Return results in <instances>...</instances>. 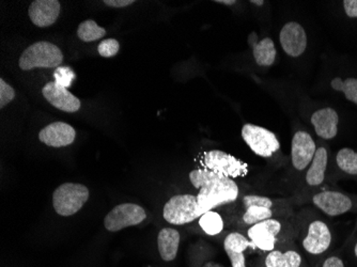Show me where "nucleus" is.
<instances>
[{
    "mask_svg": "<svg viewBox=\"0 0 357 267\" xmlns=\"http://www.w3.org/2000/svg\"><path fill=\"white\" fill-rule=\"evenodd\" d=\"M190 181L199 190L196 198L202 215L218 206L232 204L238 199V188L232 178L202 168L190 171Z\"/></svg>",
    "mask_w": 357,
    "mask_h": 267,
    "instance_id": "1",
    "label": "nucleus"
},
{
    "mask_svg": "<svg viewBox=\"0 0 357 267\" xmlns=\"http://www.w3.org/2000/svg\"><path fill=\"white\" fill-rule=\"evenodd\" d=\"M63 61V54L55 44L40 41L26 48L19 60V66L23 71L42 68L54 69L59 68Z\"/></svg>",
    "mask_w": 357,
    "mask_h": 267,
    "instance_id": "2",
    "label": "nucleus"
},
{
    "mask_svg": "<svg viewBox=\"0 0 357 267\" xmlns=\"http://www.w3.org/2000/svg\"><path fill=\"white\" fill-rule=\"evenodd\" d=\"M89 199V190L83 184L64 183L54 192L53 206L60 216L76 214Z\"/></svg>",
    "mask_w": 357,
    "mask_h": 267,
    "instance_id": "3",
    "label": "nucleus"
},
{
    "mask_svg": "<svg viewBox=\"0 0 357 267\" xmlns=\"http://www.w3.org/2000/svg\"><path fill=\"white\" fill-rule=\"evenodd\" d=\"M202 216L197 198L194 194H176L170 198L164 206V220L170 224L183 226Z\"/></svg>",
    "mask_w": 357,
    "mask_h": 267,
    "instance_id": "4",
    "label": "nucleus"
},
{
    "mask_svg": "<svg viewBox=\"0 0 357 267\" xmlns=\"http://www.w3.org/2000/svg\"><path fill=\"white\" fill-rule=\"evenodd\" d=\"M202 165L204 169L232 180L246 176L248 174V164L220 150L206 152L202 158Z\"/></svg>",
    "mask_w": 357,
    "mask_h": 267,
    "instance_id": "5",
    "label": "nucleus"
},
{
    "mask_svg": "<svg viewBox=\"0 0 357 267\" xmlns=\"http://www.w3.org/2000/svg\"><path fill=\"white\" fill-rule=\"evenodd\" d=\"M242 138L250 150L260 158H272L280 151V144L276 135L262 126L245 124L242 128Z\"/></svg>",
    "mask_w": 357,
    "mask_h": 267,
    "instance_id": "6",
    "label": "nucleus"
},
{
    "mask_svg": "<svg viewBox=\"0 0 357 267\" xmlns=\"http://www.w3.org/2000/svg\"><path fill=\"white\" fill-rule=\"evenodd\" d=\"M333 244V232L324 220H314L307 227L306 234L302 241L303 249L310 257L323 256L330 250Z\"/></svg>",
    "mask_w": 357,
    "mask_h": 267,
    "instance_id": "7",
    "label": "nucleus"
},
{
    "mask_svg": "<svg viewBox=\"0 0 357 267\" xmlns=\"http://www.w3.org/2000/svg\"><path fill=\"white\" fill-rule=\"evenodd\" d=\"M312 202L328 217L342 216L355 208L354 199L338 190H321L312 196Z\"/></svg>",
    "mask_w": 357,
    "mask_h": 267,
    "instance_id": "8",
    "label": "nucleus"
},
{
    "mask_svg": "<svg viewBox=\"0 0 357 267\" xmlns=\"http://www.w3.org/2000/svg\"><path fill=\"white\" fill-rule=\"evenodd\" d=\"M147 214L142 206L134 204H122L112 208L104 220L106 230L118 232L128 227L137 226L146 220Z\"/></svg>",
    "mask_w": 357,
    "mask_h": 267,
    "instance_id": "9",
    "label": "nucleus"
},
{
    "mask_svg": "<svg viewBox=\"0 0 357 267\" xmlns=\"http://www.w3.org/2000/svg\"><path fill=\"white\" fill-rule=\"evenodd\" d=\"M317 144L310 132L298 130L291 144V160L298 171H304L314 160Z\"/></svg>",
    "mask_w": 357,
    "mask_h": 267,
    "instance_id": "10",
    "label": "nucleus"
},
{
    "mask_svg": "<svg viewBox=\"0 0 357 267\" xmlns=\"http://www.w3.org/2000/svg\"><path fill=\"white\" fill-rule=\"evenodd\" d=\"M282 229V224L280 220L270 218L250 227L248 231V238L256 248L262 252H272L276 246Z\"/></svg>",
    "mask_w": 357,
    "mask_h": 267,
    "instance_id": "11",
    "label": "nucleus"
},
{
    "mask_svg": "<svg viewBox=\"0 0 357 267\" xmlns=\"http://www.w3.org/2000/svg\"><path fill=\"white\" fill-rule=\"evenodd\" d=\"M280 42L282 49L290 57H300L306 51V30L296 22H289L280 30Z\"/></svg>",
    "mask_w": 357,
    "mask_h": 267,
    "instance_id": "12",
    "label": "nucleus"
},
{
    "mask_svg": "<svg viewBox=\"0 0 357 267\" xmlns=\"http://www.w3.org/2000/svg\"><path fill=\"white\" fill-rule=\"evenodd\" d=\"M310 123L314 126L317 136L323 140H333L339 132L340 116L331 106L319 108L310 116Z\"/></svg>",
    "mask_w": 357,
    "mask_h": 267,
    "instance_id": "13",
    "label": "nucleus"
},
{
    "mask_svg": "<svg viewBox=\"0 0 357 267\" xmlns=\"http://www.w3.org/2000/svg\"><path fill=\"white\" fill-rule=\"evenodd\" d=\"M42 94L46 101L54 107L64 112H76L80 109L79 100L71 93L67 88L61 87L57 82H50L44 86Z\"/></svg>",
    "mask_w": 357,
    "mask_h": 267,
    "instance_id": "14",
    "label": "nucleus"
},
{
    "mask_svg": "<svg viewBox=\"0 0 357 267\" xmlns=\"http://www.w3.org/2000/svg\"><path fill=\"white\" fill-rule=\"evenodd\" d=\"M76 132L70 124L64 122H54L41 130L39 139L52 148L68 146L75 142Z\"/></svg>",
    "mask_w": 357,
    "mask_h": 267,
    "instance_id": "15",
    "label": "nucleus"
},
{
    "mask_svg": "<svg viewBox=\"0 0 357 267\" xmlns=\"http://www.w3.org/2000/svg\"><path fill=\"white\" fill-rule=\"evenodd\" d=\"M60 9L61 6L58 0H36L30 5L28 14L37 27L45 28L56 23Z\"/></svg>",
    "mask_w": 357,
    "mask_h": 267,
    "instance_id": "16",
    "label": "nucleus"
},
{
    "mask_svg": "<svg viewBox=\"0 0 357 267\" xmlns=\"http://www.w3.org/2000/svg\"><path fill=\"white\" fill-rule=\"evenodd\" d=\"M250 247H255L254 243L241 233H230L226 236L224 241V249L231 262L232 267H246L244 252Z\"/></svg>",
    "mask_w": 357,
    "mask_h": 267,
    "instance_id": "17",
    "label": "nucleus"
},
{
    "mask_svg": "<svg viewBox=\"0 0 357 267\" xmlns=\"http://www.w3.org/2000/svg\"><path fill=\"white\" fill-rule=\"evenodd\" d=\"M330 154L326 146H321L317 148L316 154L312 164L307 169L305 181L310 188H319L323 185L326 181V170H328Z\"/></svg>",
    "mask_w": 357,
    "mask_h": 267,
    "instance_id": "18",
    "label": "nucleus"
},
{
    "mask_svg": "<svg viewBox=\"0 0 357 267\" xmlns=\"http://www.w3.org/2000/svg\"><path fill=\"white\" fill-rule=\"evenodd\" d=\"M158 246L160 258L166 262H172L178 256L180 233L174 228L162 229L158 233Z\"/></svg>",
    "mask_w": 357,
    "mask_h": 267,
    "instance_id": "19",
    "label": "nucleus"
},
{
    "mask_svg": "<svg viewBox=\"0 0 357 267\" xmlns=\"http://www.w3.org/2000/svg\"><path fill=\"white\" fill-rule=\"evenodd\" d=\"M266 267H303V258L296 250L282 252L274 249L268 252L264 261Z\"/></svg>",
    "mask_w": 357,
    "mask_h": 267,
    "instance_id": "20",
    "label": "nucleus"
},
{
    "mask_svg": "<svg viewBox=\"0 0 357 267\" xmlns=\"http://www.w3.org/2000/svg\"><path fill=\"white\" fill-rule=\"evenodd\" d=\"M330 86L333 91L342 93L347 101L357 106V77L335 76L331 79Z\"/></svg>",
    "mask_w": 357,
    "mask_h": 267,
    "instance_id": "21",
    "label": "nucleus"
},
{
    "mask_svg": "<svg viewBox=\"0 0 357 267\" xmlns=\"http://www.w3.org/2000/svg\"><path fill=\"white\" fill-rule=\"evenodd\" d=\"M252 51H254V58L256 63L259 66H271L274 64L276 59V47H275L274 42L271 38H264L258 43L252 45Z\"/></svg>",
    "mask_w": 357,
    "mask_h": 267,
    "instance_id": "22",
    "label": "nucleus"
},
{
    "mask_svg": "<svg viewBox=\"0 0 357 267\" xmlns=\"http://www.w3.org/2000/svg\"><path fill=\"white\" fill-rule=\"evenodd\" d=\"M335 162L342 174L357 176V152L353 148H340L335 156Z\"/></svg>",
    "mask_w": 357,
    "mask_h": 267,
    "instance_id": "23",
    "label": "nucleus"
},
{
    "mask_svg": "<svg viewBox=\"0 0 357 267\" xmlns=\"http://www.w3.org/2000/svg\"><path fill=\"white\" fill-rule=\"evenodd\" d=\"M199 224L208 236H218L224 229L222 216L214 211L204 213L199 218Z\"/></svg>",
    "mask_w": 357,
    "mask_h": 267,
    "instance_id": "24",
    "label": "nucleus"
},
{
    "mask_svg": "<svg viewBox=\"0 0 357 267\" xmlns=\"http://www.w3.org/2000/svg\"><path fill=\"white\" fill-rule=\"evenodd\" d=\"M106 35V30L92 20L83 22L77 28V37L84 42H93Z\"/></svg>",
    "mask_w": 357,
    "mask_h": 267,
    "instance_id": "25",
    "label": "nucleus"
},
{
    "mask_svg": "<svg viewBox=\"0 0 357 267\" xmlns=\"http://www.w3.org/2000/svg\"><path fill=\"white\" fill-rule=\"evenodd\" d=\"M272 217V208L262 206H250L245 208V213L243 215V222L248 226H254L264 220H270Z\"/></svg>",
    "mask_w": 357,
    "mask_h": 267,
    "instance_id": "26",
    "label": "nucleus"
},
{
    "mask_svg": "<svg viewBox=\"0 0 357 267\" xmlns=\"http://www.w3.org/2000/svg\"><path fill=\"white\" fill-rule=\"evenodd\" d=\"M54 78L58 85L68 89L71 87L72 82L75 79V73L69 66H59L54 72Z\"/></svg>",
    "mask_w": 357,
    "mask_h": 267,
    "instance_id": "27",
    "label": "nucleus"
},
{
    "mask_svg": "<svg viewBox=\"0 0 357 267\" xmlns=\"http://www.w3.org/2000/svg\"><path fill=\"white\" fill-rule=\"evenodd\" d=\"M120 49L119 42L116 39L103 40L98 46V52L104 58H112L117 55Z\"/></svg>",
    "mask_w": 357,
    "mask_h": 267,
    "instance_id": "28",
    "label": "nucleus"
},
{
    "mask_svg": "<svg viewBox=\"0 0 357 267\" xmlns=\"http://www.w3.org/2000/svg\"><path fill=\"white\" fill-rule=\"evenodd\" d=\"M14 98H15V91L13 88L1 78L0 79V108H5L8 104L13 101Z\"/></svg>",
    "mask_w": 357,
    "mask_h": 267,
    "instance_id": "29",
    "label": "nucleus"
},
{
    "mask_svg": "<svg viewBox=\"0 0 357 267\" xmlns=\"http://www.w3.org/2000/svg\"><path fill=\"white\" fill-rule=\"evenodd\" d=\"M243 204L244 208H248L250 206H262L268 208H273L272 199L268 197L257 196V194H248V196L243 198Z\"/></svg>",
    "mask_w": 357,
    "mask_h": 267,
    "instance_id": "30",
    "label": "nucleus"
},
{
    "mask_svg": "<svg viewBox=\"0 0 357 267\" xmlns=\"http://www.w3.org/2000/svg\"><path fill=\"white\" fill-rule=\"evenodd\" d=\"M342 3L349 19H357V0H344Z\"/></svg>",
    "mask_w": 357,
    "mask_h": 267,
    "instance_id": "31",
    "label": "nucleus"
},
{
    "mask_svg": "<svg viewBox=\"0 0 357 267\" xmlns=\"http://www.w3.org/2000/svg\"><path fill=\"white\" fill-rule=\"evenodd\" d=\"M321 267H346V264H344V259L342 257L332 254V256H328V258L324 259Z\"/></svg>",
    "mask_w": 357,
    "mask_h": 267,
    "instance_id": "32",
    "label": "nucleus"
},
{
    "mask_svg": "<svg viewBox=\"0 0 357 267\" xmlns=\"http://www.w3.org/2000/svg\"><path fill=\"white\" fill-rule=\"evenodd\" d=\"M103 3L108 7L124 8L133 5L135 1L134 0H104Z\"/></svg>",
    "mask_w": 357,
    "mask_h": 267,
    "instance_id": "33",
    "label": "nucleus"
},
{
    "mask_svg": "<svg viewBox=\"0 0 357 267\" xmlns=\"http://www.w3.org/2000/svg\"><path fill=\"white\" fill-rule=\"evenodd\" d=\"M215 3H222V5L231 6L236 3V0H216Z\"/></svg>",
    "mask_w": 357,
    "mask_h": 267,
    "instance_id": "34",
    "label": "nucleus"
},
{
    "mask_svg": "<svg viewBox=\"0 0 357 267\" xmlns=\"http://www.w3.org/2000/svg\"><path fill=\"white\" fill-rule=\"evenodd\" d=\"M204 267H225V266H222V265H220V264H218V263H215V262H208L204 265Z\"/></svg>",
    "mask_w": 357,
    "mask_h": 267,
    "instance_id": "35",
    "label": "nucleus"
},
{
    "mask_svg": "<svg viewBox=\"0 0 357 267\" xmlns=\"http://www.w3.org/2000/svg\"><path fill=\"white\" fill-rule=\"evenodd\" d=\"M353 254H354L355 260L357 261V241L355 242L354 247H353Z\"/></svg>",
    "mask_w": 357,
    "mask_h": 267,
    "instance_id": "36",
    "label": "nucleus"
},
{
    "mask_svg": "<svg viewBox=\"0 0 357 267\" xmlns=\"http://www.w3.org/2000/svg\"><path fill=\"white\" fill-rule=\"evenodd\" d=\"M250 3H254V5L261 6L264 5V1H262V0H260V1H255V0H252Z\"/></svg>",
    "mask_w": 357,
    "mask_h": 267,
    "instance_id": "37",
    "label": "nucleus"
}]
</instances>
